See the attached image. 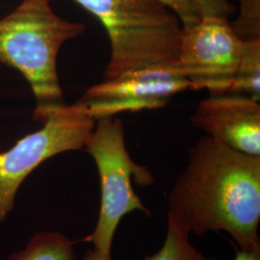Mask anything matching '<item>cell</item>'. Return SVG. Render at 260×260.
<instances>
[{
  "instance_id": "cell-1",
  "label": "cell",
  "mask_w": 260,
  "mask_h": 260,
  "mask_svg": "<svg viewBox=\"0 0 260 260\" xmlns=\"http://www.w3.org/2000/svg\"><path fill=\"white\" fill-rule=\"evenodd\" d=\"M168 218L189 234L224 232L240 249L258 248L260 156L202 137L169 193Z\"/></svg>"
},
{
  "instance_id": "cell-2",
  "label": "cell",
  "mask_w": 260,
  "mask_h": 260,
  "mask_svg": "<svg viewBox=\"0 0 260 260\" xmlns=\"http://www.w3.org/2000/svg\"><path fill=\"white\" fill-rule=\"evenodd\" d=\"M83 23L58 16L50 0H22L0 19V63L24 76L36 100L33 119L43 121L66 104L57 57L67 41L82 34Z\"/></svg>"
},
{
  "instance_id": "cell-3",
  "label": "cell",
  "mask_w": 260,
  "mask_h": 260,
  "mask_svg": "<svg viewBox=\"0 0 260 260\" xmlns=\"http://www.w3.org/2000/svg\"><path fill=\"white\" fill-rule=\"evenodd\" d=\"M105 28L109 79L150 66L177 62L182 23L161 0H74Z\"/></svg>"
},
{
  "instance_id": "cell-4",
  "label": "cell",
  "mask_w": 260,
  "mask_h": 260,
  "mask_svg": "<svg viewBox=\"0 0 260 260\" xmlns=\"http://www.w3.org/2000/svg\"><path fill=\"white\" fill-rule=\"evenodd\" d=\"M84 149L96 165L101 182V208L93 233L82 241L92 243L93 249L111 255L112 244L121 219L133 211L150 217L133 188L152 185L155 181L149 169L137 164L125 145L122 121L116 117L95 121L92 135Z\"/></svg>"
},
{
  "instance_id": "cell-5",
  "label": "cell",
  "mask_w": 260,
  "mask_h": 260,
  "mask_svg": "<svg viewBox=\"0 0 260 260\" xmlns=\"http://www.w3.org/2000/svg\"><path fill=\"white\" fill-rule=\"evenodd\" d=\"M43 127L0 152V223L13 210L19 186L43 162L85 148L95 121L81 104H64L51 112Z\"/></svg>"
},
{
  "instance_id": "cell-6",
  "label": "cell",
  "mask_w": 260,
  "mask_h": 260,
  "mask_svg": "<svg viewBox=\"0 0 260 260\" xmlns=\"http://www.w3.org/2000/svg\"><path fill=\"white\" fill-rule=\"evenodd\" d=\"M191 89L177 62L150 66L104 79L76 102L99 121L118 114L163 108L177 93Z\"/></svg>"
},
{
  "instance_id": "cell-7",
  "label": "cell",
  "mask_w": 260,
  "mask_h": 260,
  "mask_svg": "<svg viewBox=\"0 0 260 260\" xmlns=\"http://www.w3.org/2000/svg\"><path fill=\"white\" fill-rule=\"evenodd\" d=\"M243 41L230 19L207 17L183 27L177 61L192 91L229 92L241 54Z\"/></svg>"
},
{
  "instance_id": "cell-8",
  "label": "cell",
  "mask_w": 260,
  "mask_h": 260,
  "mask_svg": "<svg viewBox=\"0 0 260 260\" xmlns=\"http://www.w3.org/2000/svg\"><path fill=\"white\" fill-rule=\"evenodd\" d=\"M194 127L231 149L260 156V103L240 93L210 94L191 117Z\"/></svg>"
},
{
  "instance_id": "cell-9",
  "label": "cell",
  "mask_w": 260,
  "mask_h": 260,
  "mask_svg": "<svg viewBox=\"0 0 260 260\" xmlns=\"http://www.w3.org/2000/svg\"><path fill=\"white\" fill-rule=\"evenodd\" d=\"M75 243L56 232L35 234L22 251L11 254L7 260H77Z\"/></svg>"
},
{
  "instance_id": "cell-10",
  "label": "cell",
  "mask_w": 260,
  "mask_h": 260,
  "mask_svg": "<svg viewBox=\"0 0 260 260\" xmlns=\"http://www.w3.org/2000/svg\"><path fill=\"white\" fill-rule=\"evenodd\" d=\"M228 93L260 100V39L243 41L241 54Z\"/></svg>"
},
{
  "instance_id": "cell-11",
  "label": "cell",
  "mask_w": 260,
  "mask_h": 260,
  "mask_svg": "<svg viewBox=\"0 0 260 260\" xmlns=\"http://www.w3.org/2000/svg\"><path fill=\"white\" fill-rule=\"evenodd\" d=\"M189 236V233L168 218L167 234L163 246L155 253L146 255L145 260H217L199 251L190 242Z\"/></svg>"
},
{
  "instance_id": "cell-12",
  "label": "cell",
  "mask_w": 260,
  "mask_h": 260,
  "mask_svg": "<svg viewBox=\"0 0 260 260\" xmlns=\"http://www.w3.org/2000/svg\"><path fill=\"white\" fill-rule=\"evenodd\" d=\"M240 10L231 22L235 35L242 41L260 39V0H238Z\"/></svg>"
},
{
  "instance_id": "cell-13",
  "label": "cell",
  "mask_w": 260,
  "mask_h": 260,
  "mask_svg": "<svg viewBox=\"0 0 260 260\" xmlns=\"http://www.w3.org/2000/svg\"><path fill=\"white\" fill-rule=\"evenodd\" d=\"M200 18L218 17L230 19L235 12L232 0H191Z\"/></svg>"
},
{
  "instance_id": "cell-14",
  "label": "cell",
  "mask_w": 260,
  "mask_h": 260,
  "mask_svg": "<svg viewBox=\"0 0 260 260\" xmlns=\"http://www.w3.org/2000/svg\"><path fill=\"white\" fill-rule=\"evenodd\" d=\"M161 1H163L169 8H171L177 14L183 27L191 26L201 19L191 0H161Z\"/></svg>"
},
{
  "instance_id": "cell-15",
  "label": "cell",
  "mask_w": 260,
  "mask_h": 260,
  "mask_svg": "<svg viewBox=\"0 0 260 260\" xmlns=\"http://www.w3.org/2000/svg\"><path fill=\"white\" fill-rule=\"evenodd\" d=\"M233 260H260V247L251 250H236Z\"/></svg>"
},
{
  "instance_id": "cell-16",
  "label": "cell",
  "mask_w": 260,
  "mask_h": 260,
  "mask_svg": "<svg viewBox=\"0 0 260 260\" xmlns=\"http://www.w3.org/2000/svg\"><path fill=\"white\" fill-rule=\"evenodd\" d=\"M83 260H112L111 255H106L101 251H96L94 249H90L86 251L84 255Z\"/></svg>"
}]
</instances>
